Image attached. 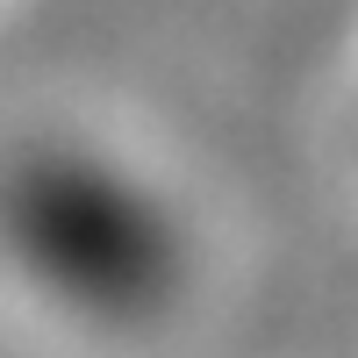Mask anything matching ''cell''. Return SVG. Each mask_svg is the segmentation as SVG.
I'll use <instances>...</instances> for the list:
<instances>
[{"instance_id": "obj_1", "label": "cell", "mask_w": 358, "mask_h": 358, "mask_svg": "<svg viewBox=\"0 0 358 358\" xmlns=\"http://www.w3.org/2000/svg\"><path fill=\"white\" fill-rule=\"evenodd\" d=\"M0 229L22 251V265L72 308L129 315L151 308L172 287V236L158 208L122 187L108 165L86 158H36L0 194Z\"/></svg>"}]
</instances>
